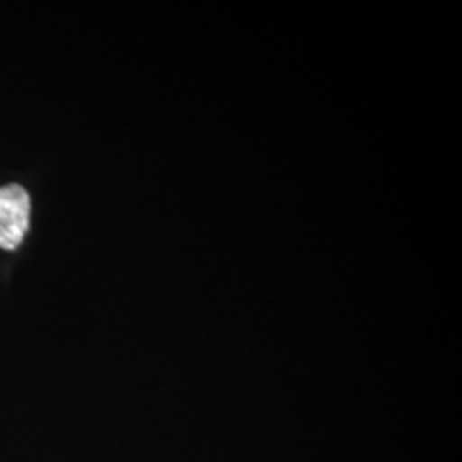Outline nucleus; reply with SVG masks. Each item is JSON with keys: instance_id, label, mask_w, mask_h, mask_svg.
<instances>
[{"instance_id": "f257e3e1", "label": "nucleus", "mask_w": 462, "mask_h": 462, "mask_svg": "<svg viewBox=\"0 0 462 462\" xmlns=\"http://www.w3.org/2000/svg\"><path fill=\"white\" fill-rule=\"evenodd\" d=\"M30 196L17 185L0 187V248L16 250L30 228Z\"/></svg>"}]
</instances>
